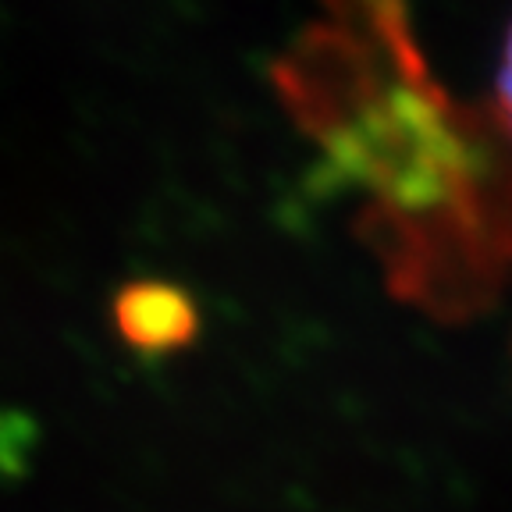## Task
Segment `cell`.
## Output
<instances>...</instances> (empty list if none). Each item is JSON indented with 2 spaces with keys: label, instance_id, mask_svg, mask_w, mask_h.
<instances>
[{
  "label": "cell",
  "instance_id": "obj_2",
  "mask_svg": "<svg viewBox=\"0 0 512 512\" xmlns=\"http://www.w3.org/2000/svg\"><path fill=\"white\" fill-rule=\"evenodd\" d=\"M502 143H509L512 150V29L505 36L502 64H498V79H495V111H491Z\"/></svg>",
  "mask_w": 512,
  "mask_h": 512
},
{
  "label": "cell",
  "instance_id": "obj_1",
  "mask_svg": "<svg viewBox=\"0 0 512 512\" xmlns=\"http://www.w3.org/2000/svg\"><path fill=\"white\" fill-rule=\"evenodd\" d=\"M121 328L139 345H171L192 331V310L168 288H136L121 299Z\"/></svg>",
  "mask_w": 512,
  "mask_h": 512
}]
</instances>
